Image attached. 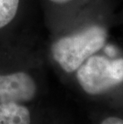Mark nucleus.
Returning <instances> with one entry per match:
<instances>
[{"label":"nucleus","mask_w":123,"mask_h":124,"mask_svg":"<svg viewBox=\"0 0 123 124\" xmlns=\"http://www.w3.org/2000/svg\"><path fill=\"white\" fill-rule=\"evenodd\" d=\"M115 18L112 2L107 0L93 19L58 38L51 52L60 69L74 74L88 58L102 49L110 40Z\"/></svg>","instance_id":"obj_1"},{"label":"nucleus","mask_w":123,"mask_h":124,"mask_svg":"<svg viewBox=\"0 0 123 124\" xmlns=\"http://www.w3.org/2000/svg\"><path fill=\"white\" fill-rule=\"evenodd\" d=\"M81 89L90 96L109 95L123 87V49L109 40L74 73Z\"/></svg>","instance_id":"obj_2"},{"label":"nucleus","mask_w":123,"mask_h":124,"mask_svg":"<svg viewBox=\"0 0 123 124\" xmlns=\"http://www.w3.org/2000/svg\"><path fill=\"white\" fill-rule=\"evenodd\" d=\"M37 93V85L29 74L23 71L0 75V104L23 103L31 101Z\"/></svg>","instance_id":"obj_3"},{"label":"nucleus","mask_w":123,"mask_h":124,"mask_svg":"<svg viewBox=\"0 0 123 124\" xmlns=\"http://www.w3.org/2000/svg\"><path fill=\"white\" fill-rule=\"evenodd\" d=\"M0 124H31L30 112L22 103H1Z\"/></svg>","instance_id":"obj_4"},{"label":"nucleus","mask_w":123,"mask_h":124,"mask_svg":"<svg viewBox=\"0 0 123 124\" xmlns=\"http://www.w3.org/2000/svg\"><path fill=\"white\" fill-rule=\"evenodd\" d=\"M19 0H0V29L11 22L17 14Z\"/></svg>","instance_id":"obj_5"},{"label":"nucleus","mask_w":123,"mask_h":124,"mask_svg":"<svg viewBox=\"0 0 123 124\" xmlns=\"http://www.w3.org/2000/svg\"><path fill=\"white\" fill-rule=\"evenodd\" d=\"M100 124H123V118L116 115H109L104 118Z\"/></svg>","instance_id":"obj_6"},{"label":"nucleus","mask_w":123,"mask_h":124,"mask_svg":"<svg viewBox=\"0 0 123 124\" xmlns=\"http://www.w3.org/2000/svg\"><path fill=\"white\" fill-rule=\"evenodd\" d=\"M52 3L59 5V6H65V5H69L71 2H74L75 0H49Z\"/></svg>","instance_id":"obj_7"},{"label":"nucleus","mask_w":123,"mask_h":124,"mask_svg":"<svg viewBox=\"0 0 123 124\" xmlns=\"http://www.w3.org/2000/svg\"><path fill=\"white\" fill-rule=\"evenodd\" d=\"M122 18H123V16H122Z\"/></svg>","instance_id":"obj_8"}]
</instances>
